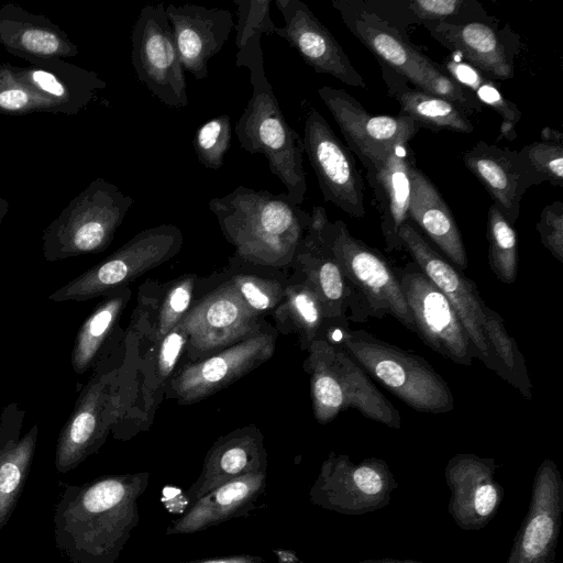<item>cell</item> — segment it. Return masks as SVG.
<instances>
[{"mask_svg": "<svg viewBox=\"0 0 563 563\" xmlns=\"http://www.w3.org/2000/svg\"><path fill=\"white\" fill-rule=\"evenodd\" d=\"M148 481L137 472L66 485L53 517L57 549L70 563H114L139 523Z\"/></svg>", "mask_w": 563, "mask_h": 563, "instance_id": "1", "label": "cell"}, {"mask_svg": "<svg viewBox=\"0 0 563 563\" xmlns=\"http://www.w3.org/2000/svg\"><path fill=\"white\" fill-rule=\"evenodd\" d=\"M234 256L287 272L310 222V214L286 195L238 186L209 201Z\"/></svg>", "mask_w": 563, "mask_h": 563, "instance_id": "2", "label": "cell"}, {"mask_svg": "<svg viewBox=\"0 0 563 563\" xmlns=\"http://www.w3.org/2000/svg\"><path fill=\"white\" fill-rule=\"evenodd\" d=\"M261 36H253L236 53L235 65L247 67L252 95L234 131L240 146L251 154H263L269 170L286 187L297 206L307 191L301 136L289 126L265 75Z\"/></svg>", "mask_w": 563, "mask_h": 563, "instance_id": "3", "label": "cell"}, {"mask_svg": "<svg viewBox=\"0 0 563 563\" xmlns=\"http://www.w3.org/2000/svg\"><path fill=\"white\" fill-rule=\"evenodd\" d=\"M320 339L341 345L367 375L410 408L429 413L454 408L448 383L423 357L349 325H329Z\"/></svg>", "mask_w": 563, "mask_h": 563, "instance_id": "4", "label": "cell"}, {"mask_svg": "<svg viewBox=\"0 0 563 563\" xmlns=\"http://www.w3.org/2000/svg\"><path fill=\"white\" fill-rule=\"evenodd\" d=\"M332 5L351 33L377 57L380 66L400 75L416 89L454 103L467 114L482 110L472 92L412 47L398 27L376 14L365 2L335 0Z\"/></svg>", "mask_w": 563, "mask_h": 563, "instance_id": "5", "label": "cell"}, {"mask_svg": "<svg viewBox=\"0 0 563 563\" xmlns=\"http://www.w3.org/2000/svg\"><path fill=\"white\" fill-rule=\"evenodd\" d=\"M306 351L302 366L309 375L313 416L319 423L325 424L341 411L355 409L371 420L400 428L399 411L341 345L317 339Z\"/></svg>", "mask_w": 563, "mask_h": 563, "instance_id": "6", "label": "cell"}, {"mask_svg": "<svg viewBox=\"0 0 563 563\" xmlns=\"http://www.w3.org/2000/svg\"><path fill=\"white\" fill-rule=\"evenodd\" d=\"M338 261L347 287V321L391 316L411 332L415 324L394 267L375 249L353 236L342 220L321 231Z\"/></svg>", "mask_w": 563, "mask_h": 563, "instance_id": "7", "label": "cell"}, {"mask_svg": "<svg viewBox=\"0 0 563 563\" xmlns=\"http://www.w3.org/2000/svg\"><path fill=\"white\" fill-rule=\"evenodd\" d=\"M81 388L73 412L62 428L55 450V467L67 473L96 453L110 431L119 430L131 408L129 375L120 367H107L103 358Z\"/></svg>", "mask_w": 563, "mask_h": 563, "instance_id": "8", "label": "cell"}, {"mask_svg": "<svg viewBox=\"0 0 563 563\" xmlns=\"http://www.w3.org/2000/svg\"><path fill=\"white\" fill-rule=\"evenodd\" d=\"M133 199L114 184L92 180L43 231V255L48 262L103 252Z\"/></svg>", "mask_w": 563, "mask_h": 563, "instance_id": "9", "label": "cell"}, {"mask_svg": "<svg viewBox=\"0 0 563 563\" xmlns=\"http://www.w3.org/2000/svg\"><path fill=\"white\" fill-rule=\"evenodd\" d=\"M181 230L161 224L135 234L121 247L48 296L55 302L86 301L128 286L173 258L183 246Z\"/></svg>", "mask_w": 563, "mask_h": 563, "instance_id": "10", "label": "cell"}, {"mask_svg": "<svg viewBox=\"0 0 563 563\" xmlns=\"http://www.w3.org/2000/svg\"><path fill=\"white\" fill-rule=\"evenodd\" d=\"M277 335L276 329L264 322L238 343L179 366L165 385L166 398L190 405L218 393L268 361L275 352Z\"/></svg>", "mask_w": 563, "mask_h": 563, "instance_id": "11", "label": "cell"}, {"mask_svg": "<svg viewBox=\"0 0 563 563\" xmlns=\"http://www.w3.org/2000/svg\"><path fill=\"white\" fill-rule=\"evenodd\" d=\"M394 272L421 341L455 364L468 366L478 360L455 308L418 265L407 263Z\"/></svg>", "mask_w": 563, "mask_h": 563, "instance_id": "12", "label": "cell"}, {"mask_svg": "<svg viewBox=\"0 0 563 563\" xmlns=\"http://www.w3.org/2000/svg\"><path fill=\"white\" fill-rule=\"evenodd\" d=\"M131 62L136 78L170 108L188 104L176 41L163 3L146 4L133 25Z\"/></svg>", "mask_w": 563, "mask_h": 563, "instance_id": "13", "label": "cell"}, {"mask_svg": "<svg viewBox=\"0 0 563 563\" xmlns=\"http://www.w3.org/2000/svg\"><path fill=\"white\" fill-rule=\"evenodd\" d=\"M264 322L247 309L231 283L221 278L195 299L180 321L187 334L185 354L189 362L210 356L247 338Z\"/></svg>", "mask_w": 563, "mask_h": 563, "instance_id": "14", "label": "cell"}, {"mask_svg": "<svg viewBox=\"0 0 563 563\" xmlns=\"http://www.w3.org/2000/svg\"><path fill=\"white\" fill-rule=\"evenodd\" d=\"M301 139L324 201L352 218H363L364 186L352 152L314 108L307 113Z\"/></svg>", "mask_w": 563, "mask_h": 563, "instance_id": "15", "label": "cell"}, {"mask_svg": "<svg viewBox=\"0 0 563 563\" xmlns=\"http://www.w3.org/2000/svg\"><path fill=\"white\" fill-rule=\"evenodd\" d=\"M318 95L338 123L347 148L365 169L384 161L399 145L408 144L420 129L407 117L368 113L345 90L323 86Z\"/></svg>", "mask_w": 563, "mask_h": 563, "instance_id": "16", "label": "cell"}, {"mask_svg": "<svg viewBox=\"0 0 563 563\" xmlns=\"http://www.w3.org/2000/svg\"><path fill=\"white\" fill-rule=\"evenodd\" d=\"M399 238L413 263L455 308L477 351L478 360L485 365L487 347L483 328L486 303L481 298L476 284L440 255L409 221L400 227Z\"/></svg>", "mask_w": 563, "mask_h": 563, "instance_id": "17", "label": "cell"}, {"mask_svg": "<svg viewBox=\"0 0 563 563\" xmlns=\"http://www.w3.org/2000/svg\"><path fill=\"white\" fill-rule=\"evenodd\" d=\"M285 25L273 34L286 40L316 73L328 74L347 86L365 88L362 75L331 32L300 0H276Z\"/></svg>", "mask_w": 563, "mask_h": 563, "instance_id": "18", "label": "cell"}, {"mask_svg": "<svg viewBox=\"0 0 563 563\" xmlns=\"http://www.w3.org/2000/svg\"><path fill=\"white\" fill-rule=\"evenodd\" d=\"M328 222L325 209L313 207L309 227L296 251L291 268L312 285L322 302L328 322L335 327H345L349 325V292L343 272L321 233Z\"/></svg>", "mask_w": 563, "mask_h": 563, "instance_id": "19", "label": "cell"}, {"mask_svg": "<svg viewBox=\"0 0 563 563\" xmlns=\"http://www.w3.org/2000/svg\"><path fill=\"white\" fill-rule=\"evenodd\" d=\"M172 26L184 70L196 79L208 77V63L224 46L234 29L232 13L224 8L168 4Z\"/></svg>", "mask_w": 563, "mask_h": 563, "instance_id": "20", "label": "cell"}, {"mask_svg": "<svg viewBox=\"0 0 563 563\" xmlns=\"http://www.w3.org/2000/svg\"><path fill=\"white\" fill-rule=\"evenodd\" d=\"M267 452L261 430L249 424L221 435L208 450L201 473L186 490L187 505L249 474L267 472Z\"/></svg>", "mask_w": 563, "mask_h": 563, "instance_id": "21", "label": "cell"}, {"mask_svg": "<svg viewBox=\"0 0 563 563\" xmlns=\"http://www.w3.org/2000/svg\"><path fill=\"white\" fill-rule=\"evenodd\" d=\"M492 21L423 22L431 36L487 77H514V51Z\"/></svg>", "mask_w": 563, "mask_h": 563, "instance_id": "22", "label": "cell"}, {"mask_svg": "<svg viewBox=\"0 0 563 563\" xmlns=\"http://www.w3.org/2000/svg\"><path fill=\"white\" fill-rule=\"evenodd\" d=\"M415 156L408 144L395 148L384 161L366 169L380 216V230L388 252L402 251L400 227L409 221L410 168Z\"/></svg>", "mask_w": 563, "mask_h": 563, "instance_id": "23", "label": "cell"}, {"mask_svg": "<svg viewBox=\"0 0 563 563\" xmlns=\"http://www.w3.org/2000/svg\"><path fill=\"white\" fill-rule=\"evenodd\" d=\"M462 159L488 191L493 203L515 224L522 196L532 186L518 151L479 141L463 154Z\"/></svg>", "mask_w": 563, "mask_h": 563, "instance_id": "24", "label": "cell"}, {"mask_svg": "<svg viewBox=\"0 0 563 563\" xmlns=\"http://www.w3.org/2000/svg\"><path fill=\"white\" fill-rule=\"evenodd\" d=\"M24 417L25 410L14 401L0 412V530L16 507L35 454L38 424L21 437Z\"/></svg>", "mask_w": 563, "mask_h": 563, "instance_id": "25", "label": "cell"}, {"mask_svg": "<svg viewBox=\"0 0 563 563\" xmlns=\"http://www.w3.org/2000/svg\"><path fill=\"white\" fill-rule=\"evenodd\" d=\"M267 472L249 474L221 485L188 506L166 529V534L203 531L257 509L255 501L264 493Z\"/></svg>", "mask_w": 563, "mask_h": 563, "instance_id": "26", "label": "cell"}, {"mask_svg": "<svg viewBox=\"0 0 563 563\" xmlns=\"http://www.w3.org/2000/svg\"><path fill=\"white\" fill-rule=\"evenodd\" d=\"M0 44L26 62L74 57L79 53L77 45L48 18L13 2L0 8Z\"/></svg>", "mask_w": 563, "mask_h": 563, "instance_id": "27", "label": "cell"}, {"mask_svg": "<svg viewBox=\"0 0 563 563\" xmlns=\"http://www.w3.org/2000/svg\"><path fill=\"white\" fill-rule=\"evenodd\" d=\"M19 75L38 92L53 100L62 114L74 115L86 109L107 84L96 71L62 58L30 60L16 67Z\"/></svg>", "mask_w": 563, "mask_h": 563, "instance_id": "28", "label": "cell"}, {"mask_svg": "<svg viewBox=\"0 0 563 563\" xmlns=\"http://www.w3.org/2000/svg\"><path fill=\"white\" fill-rule=\"evenodd\" d=\"M411 199L408 217L460 269L468 266L466 249L455 219L433 183L417 168H410Z\"/></svg>", "mask_w": 563, "mask_h": 563, "instance_id": "29", "label": "cell"}, {"mask_svg": "<svg viewBox=\"0 0 563 563\" xmlns=\"http://www.w3.org/2000/svg\"><path fill=\"white\" fill-rule=\"evenodd\" d=\"M131 298L128 286L103 296L77 331L70 354V364L78 375L92 368L103 356L118 322Z\"/></svg>", "mask_w": 563, "mask_h": 563, "instance_id": "30", "label": "cell"}, {"mask_svg": "<svg viewBox=\"0 0 563 563\" xmlns=\"http://www.w3.org/2000/svg\"><path fill=\"white\" fill-rule=\"evenodd\" d=\"M383 75L389 93L400 106V117L413 120L419 128L471 133L474 126L467 113L454 103L406 85V79L385 66Z\"/></svg>", "mask_w": 563, "mask_h": 563, "instance_id": "31", "label": "cell"}, {"mask_svg": "<svg viewBox=\"0 0 563 563\" xmlns=\"http://www.w3.org/2000/svg\"><path fill=\"white\" fill-rule=\"evenodd\" d=\"M273 317L276 331L283 334L295 333L302 350L319 339L329 323L317 291L296 272L288 277L285 295Z\"/></svg>", "mask_w": 563, "mask_h": 563, "instance_id": "32", "label": "cell"}, {"mask_svg": "<svg viewBox=\"0 0 563 563\" xmlns=\"http://www.w3.org/2000/svg\"><path fill=\"white\" fill-rule=\"evenodd\" d=\"M287 272L230 258L221 276L231 283L247 309L258 319L273 314L287 287Z\"/></svg>", "mask_w": 563, "mask_h": 563, "instance_id": "33", "label": "cell"}, {"mask_svg": "<svg viewBox=\"0 0 563 563\" xmlns=\"http://www.w3.org/2000/svg\"><path fill=\"white\" fill-rule=\"evenodd\" d=\"M484 312L483 330L487 347L485 366L530 400L532 398V385L522 353L514 338L508 334L501 316L487 305Z\"/></svg>", "mask_w": 563, "mask_h": 563, "instance_id": "34", "label": "cell"}, {"mask_svg": "<svg viewBox=\"0 0 563 563\" xmlns=\"http://www.w3.org/2000/svg\"><path fill=\"white\" fill-rule=\"evenodd\" d=\"M444 67V71L472 92L481 104L492 108L501 117V137L508 140L516 137L515 125L521 119V111L504 97L489 77L460 58L446 59Z\"/></svg>", "mask_w": 563, "mask_h": 563, "instance_id": "35", "label": "cell"}, {"mask_svg": "<svg viewBox=\"0 0 563 563\" xmlns=\"http://www.w3.org/2000/svg\"><path fill=\"white\" fill-rule=\"evenodd\" d=\"M488 264L495 276L511 285L518 274L517 234L503 212L494 205L487 217Z\"/></svg>", "mask_w": 563, "mask_h": 563, "instance_id": "36", "label": "cell"}, {"mask_svg": "<svg viewBox=\"0 0 563 563\" xmlns=\"http://www.w3.org/2000/svg\"><path fill=\"white\" fill-rule=\"evenodd\" d=\"M60 113L56 103L29 85L16 66L0 65V113L27 115L32 113Z\"/></svg>", "mask_w": 563, "mask_h": 563, "instance_id": "37", "label": "cell"}, {"mask_svg": "<svg viewBox=\"0 0 563 563\" xmlns=\"http://www.w3.org/2000/svg\"><path fill=\"white\" fill-rule=\"evenodd\" d=\"M197 284V275L186 274L163 285L152 324L154 344L173 330L188 312L195 301Z\"/></svg>", "mask_w": 563, "mask_h": 563, "instance_id": "38", "label": "cell"}, {"mask_svg": "<svg viewBox=\"0 0 563 563\" xmlns=\"http://www.w3.org/2000/svg\"><path fill=\"white\" fill-rule=\"evenodd\" d=\"M391 3L407 14L410 23L492 21L474 0H405Z\"/></svg>", "mask_w": 563, "mask_h": 563, "instance_id": "39", "label": "cell"}, {"mask_svg": "<svg viewBox=\"0 0 563 563\" xmlns=\"http://www.w3.org/2000/svg\"><path fill=\"white\" fill-rule=\"evenodd\" d=\"M520 161L531 185L549 181L563 185V144L550 141H536L518 151Z\"/></svg>", "mask_w": 563, "mask_h": 563, "instance_id": "40", "label": "cell"}, {"mask_svg": "<svg viewBox=\"0 0 563 563\" xmlns=\"http://www.w3.org/2000/svg\"><path fill=\"white\" fill-rule=\"evenodd\" d=\"M232 124L228 114L214 117L200 125L194 135L192 145L198 162L209 169H219L229 151Z\"/></svg>", "mask_w": 563, "mask_h": 563, "instance_id": "41", "label": "cell"}, {"mask_svg": "<svg viewBox=\"0 0 563 563\" xmlns=\"http://www.w3.org/2000/svg\"><path fill=\"white\" fill-rule=\"evenodd\" d=\"M187 334L179 322L164 338H162L150 352L151 374L153 389L163 386L173 376L178 363L186 351Z\"/></svg>", "mask_w": 563, "mask_h": 563, "instance_id": "42", "label": "cell"}, {"mask_svg": "<svg viewBox=\"0 0 563 563\" xmlns=\"http://www.w3.org/2000/svg\"><path fill=\"white\" fill-rule=\"evenodd\" d=\"M272 0H234L238 7L235 44L242 49L255 35L273 34L276 25L271 18Z\"/></svg>", "mask_w": 563, "mask_h": 563, "instance_id": "43", "label": "cell"}, {"mask_svg": "<svg viewBox=\"0 0 563 563\" xmlns=\"http://www.w3.org/2000/svg\"><path fill=\"white\" fill-rule=\"evenodd\" d=\"M543 246L563 263V203L552 202L545 206L537 223Z\"/></svg>", "mask_w": 563, "mask_h": 563, "instance_id": "44", "label": "cell"}, {"mask_svg": "<svg viewBox=\"0 0 563 563\" xmlns=\"http://www.w3.org/2000/svg\"><path fill=\"white\" fill-rule=\"evenodd\" d=\"M554 520L545 514L539 511L529 521L521 542L522 553L528 559H537L550 544L554 536Z\"/></svg>", "mask_w": 563, "mask_h": 563, "instance_id": "45", "label": "cell"}, {"mask_svg": "<svg viewBox=\"0 0 563 563\" xmlns=\"http://www.w3.org/2000/svg\"><path fill=\"white\" fill-rule=\"evenodd\" d=\"M379 462H367L357 467L349 462V474L354 485L367 495H376L383 487Z\"/></svg>", "mask_w": 563, "mask_h": 563, "instance_id": "46", "label": "cell"}, {"mask_svg": "<svg viewBox=\"0 0 563 563\" xmlns=\"http://www.w3.org/2000/svg\"><path fill=\"white\" fill-rule=\"evenodd\" d=\"M497 501V493L493 485L485 484L477 488L474 497V506L481 516L490 514Z\"/></svg>", "mask_w": 563, "mask_h": 563, "instance_id": "47", "label": "cell"}, {"mask_svg": "<svg viewBox=\"0 0 563 563\" xmlns=\"http://www.w3.org/2000/svg\"><path fill=\"white\" fill-rule=\"evenodd\" d=\"M264 558L251 554H238L222 558L199 559L178 563H264Z\"/></svg>", "mask_w": 563, "mask_h": 563, "instance_id": "48", "label": "cell"}, {"mask_svg": "<svg viewBox=\"0 0 563 563\" xmlns=\"http://www.w3.org/2000/svg\"><path fill=\"white\" fill-rule=\"evenodd\" d=\"M542 141H550L563 144V135L561 132L552 130L550 128H544L541 132Z\"/></svg>", "mask_w": 563, "mask_h": 563, "instance_id": "49", "label": "cell"}, {"mask_svg": "<svg viewBox=\"0 0 563 563\" xmlns=\"http://www.w3.org/2000/svg\"><path fill=\"white\" fill-rule=\"evenodd\" d=\"M278 558V563H298L299 560L296 556V553L288 550H274Z\"/></svg>", "mask_w": 563, "mask_h": 563, "instance_id": "50", "label": "cell"}, {"mask_svg": "<svg viewBox=\"0 0 563 563\" xmlns=\"http://www.w3.org/2000/svg\"><path fill=\"white\" fill-rule=\"evenodd\" d=\"M9 211V202L7 199L0 197V227L2 223L3 218Z\"/></svg>", "mask_w": 563, "mask_h": 563, "instance_id": "51", "label": "cell"}, {"mask_svg": "<svg viewBox=\"0 0 563 563\" xmlns=\"http://www.w3.org/2000/svg\"><path fill=\"white\" fill-rule=\"evenodd\" d=\"M364 563H400V562H391V561H377V562H364Z\"/></svg>", "mask_w": 563, "mask_h": 563, "instance_id": "52", "label": "cell"}]
</instances>
